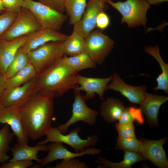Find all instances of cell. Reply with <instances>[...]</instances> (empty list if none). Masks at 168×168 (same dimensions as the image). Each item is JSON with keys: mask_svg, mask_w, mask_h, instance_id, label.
I'll return each mask as SVG.
<instances>
[{"mask_svg": "<svg viewBox=\"0 0 168 168\" xmlns=\"http://www.w3.org/2000/svg\"><path fill=\"white\" fill-rule=\"evenodd\" d=\"M54 103V98L39 91L19 107L21 125L28 138L37 140L52 127Z\"/></svg>", "mask_w": 168, "mask_h": 168, "instance_id": "cell-1", "label": "cell"}, {"mask_svg": "<svg viewBox=\"0 0 168 168\" xmlns=\"http://www.w3.org/2000/svg\"><path fill=\"white\" fill-rule=\"evenodd\" d=\"M61 58L38 74L35 78L38 92L54 98L62 96L77 85V72L64 63Z\"/></svg>", "mask_w": 168, "mask_h": 168, "instance_id": "cell-2", "label": "cell"}, {"mask_svg": "<svg viewBox=\"0 0 168 168\" xmlns=\"http://www.w3.org/2000/svg\"><path fill=\"white\" fill-rule=\"evenodd\" d=\"M107 3L121 15V23H125L130 27L142 26L146 27L147 13L150 5L146 0H126L124 2L112 1Z\"/></svg>", "mask_w": 168, "mask_h": 168, "instance_id": "cell-3", "label": "cell"}, {"mask_svg": "<svg viewBox=\"0 0 168 168\" xmlns=\"http://www.w3.org/2000/svg\"><path fill=\"white\" fill-rule=\"evenodd\" d=\"M81 131L79 127L72 130L69 133H62L58 128L52 127L46 133V138L38 144H46L49 142H58L69 146L76 152L83 151L86 148L95 146L98 140L97 135L89 136L86 139H82L78 135Z\"/></svg>", "mask_w": 168, "mask_h": 168, "instance_id": "cell-4", "label": "cell"}, {"mask_svg": "<svg viewBox=\"0 0 168 168\" xmlns=\"http://www.w3.org/2000/svg\"><path fill=\"white\" fill-rule=\"evenodd\" d=\"M23 7L30 10L41 28L59 30L67 19V16L52 8L33 0H24Z\"/></svg>", "mask_w": 168, "mask_h": 168, "instance_id": "cell-5", "label": "cell"}, {"mask_svg": "<svg viewBox=\"0 0 168 168\" xmlns=\"http://www.w3.org/2000/svg\"><path fill=\"white\" fill-rule=\"evenodd\" d=\"M63 42H51L28 52L31 63L38 75L64 54Z\"/></svg>", "mask_w": 168, "mask_h": 168, "instance_id": "cell-6", "label": "cell"}, {"mask_svg": "<svg viewBox=\"0 0 168 168\" xmlns=\"http://www.w3.org/2000/svg\"><path fill=\"white\" fill-rule=\"evenodd\" d=\"M41 28L31 11L26 8L22 7L13 23L0 39L11 40L29 35Z\"/></svg>", "mask_w": 168, "mask_h": 168, "instance_id": "cell-7", "label": "cell"}, {"mask_svg": "<svg viewBox=\"0 0 168 168\" xmlns=\"http://www.w3.org/2000/svg\"><path fill=\"white\" fill-rule=\"evenodd\" d=\"M114 41L99 30H93L85 38V52L96 64H101L112 50Z\"/></svg>", "mask_w": 168, "mask_h": 168, "instance_id": "cell-8", "label": "cell"}, {"mask_svg": "<svg viewBox=\"0 0 168 168\" xmlns=\"http://www.w3.org/2000/svg\"><path fill=\"white\" fill-rule=\"evenodd\" d=\"M73 89L74 97L72 116L65 123L57 127L63 134L67 131L71 125L78 121H82L90 126H93L96 122L98 114L97 111L91 109L86 105L84 96L81 95L80 91L75 87Z\"/></svg>", "mask_w": 168, "mask_h": 168, "instance_id": "cell-9", "label": "cell"}, {"mask_svg": "<svg viewBox=\"0 0 168 168\" xmlns=\"http://www.w3.org/2000/svg\"><path fill=\"white\" fill-rule=\"evenodd\" d=\"M35 78L19 86L5 89L0 98V105L20 107L28 101L38 92Z\"/></svg>", "mask_w": 168, "mask_h": 168, "instance_id": "cell-10", "label": "cell"}, {"mask_svg": "<svg viewBox=\"0 0 168 168\" xmlns=\"http://www.w3.org/2000/svg\"><path fill=\"white\" fill-rule=\"evenodd\" d=\"M108 6L102 0H89L81 19L73 25V30L85 39L96 27L98 14L105 11Z\"/></svg>", "mask_w": 168, "mask_h": 168, "instance_id": "cell-11", "label": "cell"}, {"mask_svg": "<svg viewBox=\"0 0 168 168\" xmlns=\"http://www.w3.org/2000/svg\"><path fill=\"white\" fill-rule=\"evenodd\" d=\"M167 139L166 137L157 140L140 139L141 146L139 154L158 167L168 168V161L163 147Z\"/></svg>", "mask_w": 168, "mask_h": 168, "instance_id": "cell-12", "label": "cell"}, {"mask_svg": "<svg viewBox=\"0 0 168 168\" xmlns=\"http://www.w3.org/2000/svg\"><path fill=\"white\" fill-rule=\"evenodd\" d=\"M19 107H5L0 105V123L8 125L16 137L17 142L28 144V138L22 127Z\"/></svg>", "mask_w": 168, "mask_h": 168, "instance_id": "cell-13", "label": "cell"}, {"mask_svg": "<svg viewBox=\"0 0 168 168\" xmlns=\"http://www.w3.org/2000/svg\"><path fill=\"white\" fill-rule=\"evenodd\" d=\"M111 81L107 86L106 91L112 90L119 92L132 103L140 104L143 100L146 86H133L128 85L116 72L113 74Z\"/></svg>", "mask_w": 168, "mask_h": 168, "instance_id": "cell-14", "label": "cell"}, {"mask_svg": "<svg viewBox=\"0 0 168 168\" xmlns=\"http://www.w3.org/2000/svg\"><path fill=\"white\" fill-rule=\"evenodd\" d=\"M112 79V76L100 78L87 77L77 74V85L75 87L80 91L85 92L83 96L85 100L92 98L96 94L100 99L103 100V95L106 91L107 86Z\"/></svg>", "mask_w": 168, "mask_h": 168, "instance_id": "cell-15", "label": "cell"}, {"mask_svg": "<svg viewBox=\"0 0 168 168\" xmlns=\"http://www.w3.org/2000/svg\"><path fill=\"white\" fill-rule=\"evenodd\" d=\"M49 146V153L45 158L42 159L40 163L41 166L58 160L70 159L86 155H94L99 154L101 152L99 149L88 147L83 151L73 152L66 148L63 143L58 142H52Z\"/></svg>", "mask_w": 168, "mask_h": 168, "instance_id": "cell-16", "label": "cell"}, {"mask_svg": "<svg viewBox=\"0 0 168 168\" xmlns=\"http://www.w3.org/2000/svg\"><path fill=\"white\" fill-rule=\"evenodd\" d=\"M68 36L58 30L50 28H41L28 35L27 40L22 47L28 52L49 42H63Z\"/></svg>", "mask_w": 168, "mask_h": 168, "instance_id": "cell-17", "label": "cell"}, {"mask_svg": "<svg viewBox=\"0 0 168 168\" xmlns=\"http://www.w3.org/2000/svg\"><path fill=\"white\" fill-rule=\"evenodd\" d=\"M168 100V97L166 96L145 92L140 108L145 114L150 127H157L159 125L158 114L160 108Z\"/></svg>", "mask_w": 168, "mask_h": 168, "instance_id": "cell-18", "label": "cell"}, {"mask_svg": "<svg viewBox=\"0 0 168 168\" xmlns=\"http://www.w3.org/2000/svg\"><path fill=\"white\" fill-rule=\"evenodd\" d=\"M27 35L9 40H0V72L4 76L7 68L19 49L24 45Z\"/></svg>", "mask_w": 168, "mask_h": 168, "instance_id": "cell-19", "label": "cell"}, {"mask_svg": "<svg viewBox=\"0 0 168 168\" xmlns=\"http://www.w3.org/2000/svg\"><path fill=\"white\" fill-rule=\"evenodd\" d=\"M28 144L17 143L10 148L13 156L12 158L8 161L17 160H34L40 163L42 159L38 158L37 154L39 151L48 152L49 146L46 144H37L34 147L28 146Z\"/></svg>", "mask_w": 168, "mask_h": 168, "instance_id": "cell-20", "label": "cell"}, {"mask_svg": "<svg viewBox=\"0 0 168 168\" xmlns=\"http://www.w3.org/2000/svg\"><path fill=\"white\" fill-rule=\"evenodd\" d=\"M125 107L120 100L112 97L103 100L100 107V114L103 119L108 123L118 120Z\"/></svg>", "mask_w": 168, "mask_h": 168, "instance_id": "cell-21", "label": "cell"}, {"mask_svg": "<svg viewBox=\"0 0 168 168\" xmlns=\"http://www.w3.org/2000/svg\"><path fill=\"white\" fill-rule=\"evenodd\" d=\"M144 51L153 56L158 62L161 68V73L159 74L156 80L157 86L153 88L155 91L162 90L166 94L168 93V64L165 63L162 58L159 50L157 45L155 47L147 46Z\"/></svg>", "mask_w": 168, "mask_h": 168, "instance_id": "cell-22", "label": "cell"}, {"mask_svg": "<svg viewBox=\"0 0 168 168\" xmlns=\"http://www.w3.org/2000/svg\"><path fill=\"white\" fill-rule=\"evenodd\" d=\"M38 75L35 69L30 63L12 77L5 80V89L22 85L35 78Z\"/></svg>", "mask_w": 168, "mask_h": 168, "instance_id": "cell-23", "label": "cell"}, {"mask_svg": "<svg viewBox=\"0 0 168 168\" xmlns=\"http://www.w3.org/2000/svg\"><path fill=\"white\" fill-rule=\"evenodd\" d=\"M63 45L64 54L69 56L85 52V39L74 30Z\"/></svg>", "mask_w": 168, "mask_h": 168, "instance_id": "cell-24", "label": "cell"}, {"mask_svg": "<svg viewBox=\"0 0 168 168\" xmlns=\"http://www.w3.org/2000/svg\"><path fill=\"white\" fill-rule=\"evenodd\" d=\"M62 61L77 72L80 71L96 68V64L85 52L72 56H64Z\"/></svg>", "mask_w": 168, "mask_h": 168, "instance_id": "cell-25", "label": "cell"}, {"mask_svg": "<svg viewBox=\"0 0 168 168\" xmlns=\"http://www.w3.org/2000/svg\"><path fill=\"white\" fill-rule=\"evenodd\" d=\"M146 160L138 153L125 151L123 160L119 162H112L101 156L99 157L96 162L110 168H130L135 163Z\"/></svg>", "mask_w": 168, "mask_h": 168, "instance_id": "cell-26", "label": "cell"}, {"mask_svg": "<svg viewBox=\"0 0 168 168\" xmlns=\"http://www.w3.org/2000/svg\"><path fill=\"white\" fill-rule=\"evenodd\" d=\"M86 0H65L64 9L69 18V24L74 25L81 19L86 7Z\"/></svg>", "mask_w": 168, "mask_h": 168, "instance_id": "cell-27", "label": "cell"}, {"mask_svg": "<svg viewBox=\"0 0 168 168\" xmlns=\"http://www.w3.org/2000/svg\"><path fill=\"white\" fill-rule=\"evenodd\" d=\"M30 63L28 52L21 47L7 67L4 75L5 80L12 77Z\"/></svg>", "mask_w": 168, "mask_h": 168, "instance_id": "cell-28", "label": "cell"}, {"mask_svg": "<svg viewBox=\"0 0 168 168\" xmlns=\"http://www.w3.org/2000/svg\"><path fill=\"white\" fill-rule=\"evenodd\" d=\"M9 127L4 124L0 129V163L2 164L9 160L10 157L7 153L10 149V143L14 135L11 132Z\"/></svg>", "mask_w": 168, "mask_h": 168, "instance_id": "cell-29", "label": "cell"}, {"mask_svg": "<svg viewBox=\"0 0 168 168\" xmlns=\"http://www.w3.org/2000/svg\"><path fill=\"white\" fill-rule=\"evenodd\" d=\"M120 149L124 151L139 153L141 146L140 141L136 137L123 138L119 136L118 138L116 144Z\"/></svg>", "mask_w": 168, "mask_h": 168, "instance_id": "cell-30", "label": "cell"}, {"mask_svg": "<svg viewBox=\"0 0 168 168\" xmlns=\"http://www.w3.org/2000/svg\"><path fill=\"white\" fill-rule=\"evenodd\" d=\"M17 13L5 10L0 15V40L13 23Z\"/></svg>", "mask_w": 168, "mask_h": 168, "instance_id": "cell-31", "label": "cell"}, {"mask_svg": "<svg viewBox=\"0 0 168 168\" xmlns=\"http://www.w3.org/2000/svg\"><path fill=\"white\" fill-rule=\"evenodd\" d=\"M115 126L118 133L119 136L123 138L136 137L133 122L126 124L115 123Z\"/></svg>", "mask_w": 168, "mask_h": 168, "instance_id": "cell-32", "label": "cell"}, {"mask_svg": "<svg viewBox=\"0 0 168 168\" xmlns=\"http://www.w3.org/2000/svg\"><path fill=\"white\" fill-rule=\"evenodd\" d=\"M89 166L85 163L74 158L63 160L56 164L54 168H87Z\"/></svg>", "mask_w": 168, "mask_h": 168, "instance_id": "cell-33", "label": "cell"}, {"mask_svg": "<svg viewBox=\"0 0 168 168\" xmlns=\"http://www.w3.org/2000/svg\"><path fill=\"white\" fill-rule=\"evenodd\" d=\"M6 10L18 13L23 7L24 0H2Z\"/></svg>", "mask_w": 168, "mask_h": 168, "instance_id": "cell-34", "label": "cell"}, {"mask_svg": "<svg viewBox=\"0 0 168 168\" xmlns=\"http://www.w3.org/2000/svg\"><path fill=\"white\" fill-rule=\"evenodd\" d=\"M8 161L2 164L0 168H27L31 167L33 164L32 160Z\"/></svg>", "mask_w": 168, "mask_h": 168, "instance_id": "cell-35", "label": "cell"}, {"mask_svg": "<svg viewBox=\"0 0 168 168\" xmlns=\"http://www.w3.org/2000/svg\"><path fill=\"white\" fill-rule=\"evenodd\" d=\"M110 23V19L105 11L100 12L98 15L96 21V27L103 30L106 29Z\"/></svg>", "mask_w": 168, "mask_h": 168, "instance_id": "cell-36", "label": "cell"}, {"mask_svg": "<svg viewBox=\"0 0 168 168\" xmlns=\"http://www.w3.org/2000/svg\"><path fill=\"white\" fill-rule=\"evenodd\" d=\"M40 2L61 13L65 11V0H39Z\"/></svg>", "mask_w": 168, "mask_h": 168, "instance_id": "cell-37", "label": "cell"}, {"mask_svg": "<svg viewBox=\"0 0 168 168\" xmlns=\"http://www.w3.org/2000/svg\"><path fill=\"white\" fill-rule=\"evenodd\" d=\"M128 109L133 120L139 124H142L144 120L141 109L133 106L128 107Z\"/></svg>", "mask_w": 168, "mask_h": 168, "instance_id": "cell-38", "label": "cell"}, {"mask_svg": "<svg viewBox=\"0 0 168 168\" xmlns=\"http://www.w3.org/2000/svg\"><path fill=\"white\" fill-rule=\"evenodd\" d=\"M118 120L121 124L133 122L134 121L128 110V107L125 108L120 115Z\"/></svg>", "mask_w": 168, "mask_h": 168, "instance_id": "cell-39", "label": "cell"}, {"mask_svg": "<svg viewBox=\"0 0 168 168\" xmlns=\"http://www.w3.org/2000/svg\"><path fill=\"white\" fill-rule=\"evenodd\" d=\"M5 80L4 75L0 72V98L5 90Z\"/></svg>", "mask_w": 168, "mask_h": 168, "instance_id": "cell-40", "label": "cell"}, {"mask_svg": "<svg viewBox=\"0 0 168 168\" xmlns=\"http://www.w3.org/2000/svg\"><path fill=\"white\" fill-rule=\"evenodd\" d=\"M150 5H156L165 2H167L168 0H146Z\"/></svg>", "mask_w": 168, "mask_h": 168, "instance_id": "cell-41", "label": "cell"}, {"mask_svg": "<svg viewBox=\"0 0 168 168\" xmlns=\"http://www.w3.org/2000/svg\"><path fill=\"white\" fill-rule=\"evenodd\" d=\"M5 10L2 0H0V13L4 12Z\"/></svg>", "mask_w": 168, "mask_h": 168, "instance_id": "cell-42", "label": "cell"}, {"mask_svg": "<svg viewBox=\"0 0 168 168\" xmlns=\"http://www.w3.org/2000/svg\"><path fill=\"white\" fill-rule=\"evenodd\" d=\"M102 0L106 2V3L108 1H112V0Z\"/></svg>", "mask_w": 168, "mask_h": 168, "instance_id": "cell-43", "label": "cell"}]
</instances>
